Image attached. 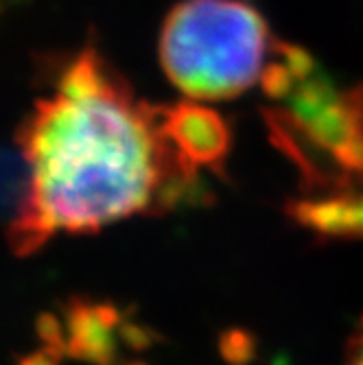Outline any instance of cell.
<instances>
[{"mask_svg": "<svg viewBox=\"0 0 363 365\" xmlns=\"http://www.w3.org/2000/svg\"><path fill=\"white\" fill-rule=\"evenodd\" d=\"M225 149L227 129L215 112L149 106L86 48L20 131L24 180L14 247L29 252L57 232H94L169 210Z\"/></svg>", "mask_w": 363, "mask_h": 365, "instance_id": "obj_1", "label": "cell"}, {"mask_svg": "<svg viewBox=\"0 0 363 365\" xmlns=\"http://www.w3.org/2000/svg\"><path fill=\"white\" fill-rule=\"evenodd\" d=\"M276 44L265 20L239 0H186L160 33V63L195 101L239 96L267 77Z\"/></svg>", "mask_w": 363, "mask_h": 365, "instance_id": "obj_2", "label": "cell"}, {"mask_svg": "<svg viewBox=\"0 0 363 365\" xmlns=\"http://www.w3.org/2000/svg\"><path fill=\"white\" fill-rule=\"evenodd\" d=\"M300 225L328 239H363V192H335L295 204Z\"/></svg>", "mask_w": 363, "mask_h": 365, "instance_id": "obj_3", "label": "cell"}, {"mask_svg": "<svg viewBox=\"0 0 363 365\" xmlns=\"http://www.w3.org/2000/svg\"><path fill=\"white\" fill-rule=\"evenodd\" d=\"M346 365H363V322L350 337L348 352H346Z\"/></svg>", "mask_w": 363, "mask_h": 365, "instance_id": "obj_4", "label": "cell"}]
</instances>
